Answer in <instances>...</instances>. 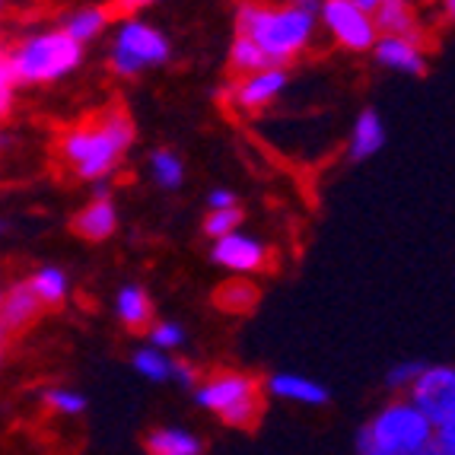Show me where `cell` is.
Returning <instances> with one entry per match:
<instances>
[{"mask_svg": "<svg viewBox=\"0 0 455 455\" xmlns=\"http://www.w3.org/2000/svg\"><path fill=\"white\" fill-rule=\"evenodd\" d=\"M233 23L235 36L251 38L267 58V64L287 68L309 52L315 29H319V16H315V10L296 7V4L271 7V4H259V0H239Z\"/></svg>", "mask_w": 455, "mask_h": 455, "instance_id": "6da1fadb", "label": "cell"}, {"mask_svg": "<svg viewBox=\"0 0 455 455\" xmlns=\"http://www.w3.org/2000/svg\"><path fill=\"white\" fill-rule=\"evenodd\" d=\"M134 147V122L122 108H108L92 122L64 131L58 153L70 175L84 182H108Z\"/></svg>", "mask_w": 455, "mask_h": 455, "instance_id": "7a4b0ae2", "label": "cell"}, {"mask_svg": "<svg viewBox=\"0 0 455 455\" xmlns=\"http://www.w3.org/2000/svg\"><path fill=\"white\" fill-rule=\"evenodd\" d=\"M84 54L86 48L64 29H38L10 48L7 64L16 86H52L68 80L84 64Z\"/></svg>", "mask_w": 455, "mask_h": 455, "instance_id": "3957f363", "label": "cell"}, {"mask_svg": "<svg viewBox=\"0 0 455 455\" xmlns=\"http://www.w3.org/2000/svg\"><path fill=\"white\" fill-rule=\"evenodd\" d=\"M436 440V427L411 398L382 404L357 433V455H424Z\"/></svg>", "mask_w": 455, "mask_h": 455, "instance_id": "277c9868", "label": "cell"}, {"mask_svg": "<svg viewBox=\"0 0 455 455\" xmlns=\"http://www.w3.org/2000/svg\"><path fill=\"white\" fill-rule=\"evenodd\" d=\"M265 395L267 392L259 376L243 370H220L197 382L195 402L220 424L233 427V430H251L265 414Z\"/></svg>", "mask_w": 455, "mask_h": 455, "instance_id": "5b68a950", "label": "cell"}, {"mask_svg": "<svg viewBox=\"0 0 455 455\" xmlns=\"http://www.w3.org/2000/svg\"><path fill=\"white\" fill-rule=\"evenodd\" d=\"M172 58V42L163 29L140 20V16H124L112 36L108 48V68L115 76H140L150 68H163Z\"/></svg>", "mask_w": 455, "mask_h": 455, "instance_id": "8992f818", "label": "cell"}, {"mask_svg": "<svg viewBox=\"0 0 455 455\" xmlns=\"http://www.w3.org/2000/svg\"><path fill=\"white\" fill-rule=\"evenodd\" d=\"M315 16H319L322 29H325L344 52L366 54V52H372L376 38H379L376 20H372L370 13H363V10L354 7L350 0H322Z\"/></svg>", "mask_w": 455, "mask_h": 455, "instance_id": "52a82bcc", "label": "cell"}, {"mask_svg": "<svg viewBox=\"0 0 455 455\" xmlns=\"http://www.w3.org/2000/svg\"><path fill=\"white\" fill-rule=\"evenodd\" d=\"M404 398H411V404H418L433 420V427H440L443 420L455 414V366H424Z\"/></svg>", "mask_w": 455, "mask_h": 455, "instance_id": "ba28073f", "label": "cell"}, {"mask_svg": "<svg viewBox=\"0 0 455 455\" xmlns=\"http://www.w3.org/2000/svg\"><path fill=\"white\" fill-rule=\"evenodd\" d=\"M287 86H290L287 68H265V70H255V74L239 76L227 90V99L229 106L239 108V112H265L267 106H274L287 92Z\"/></svg>", "mask_w": 455, "mask_h": 455, "instance_id": "9c48e42d", "label": "cell"}, {"mask_svg": "<svg viewBox=\"0 0 455 455\" xmlns=\"http://www.w3.org/2000/svg\"><path fill=\"white\" fill-rule=\"evenodd\" d=\"M211 261L229 274H259L271 265V249L261 243L259 235L235 229L223 239H213Z\"/></svg>", "mask_w": 455, "mask_h": 455, "instance_id": "30bf717a", "label": "cell"}, {"mask_svg": "<svg viewBox=\"0 0 455 455\" xmlns=\"http://www.w3.org/2000/svg\"><path fill=\"white\" fill-rule=\"evenodd\" d=\"M372 58H376V64L386 70H398V74H408V76L427 74L424 42H414V38L379 36L376 38V45H372Z\"/></svg>", "mask_w": 455, "mask_h": 455, "instance_id": "8fae6325", "label": "cell"}, {"mask_svg": "<svg viewBox=\"0 0 455 455\" xmlns=\"http://www.w3.org/2000/svg\"><path fill=\"white\" fill-rule=\"evenodd\" d=\"M118 227H122V220H118V207L112 197H92L90 204L84 211H76V217L70 220V229L86 243H108L118 233Z\"/></svg>", "mask_w": 455, "mask_h": 455, "instance_id": "7c38bea8", "label": "cell"}, {"mask_svg": "<svg viewBox=\"0 0 455 455\" xmlns=\"http://www.w3.org/2000/svg\"><path fill=\"white\" fill-rule=\"evenodd\" d=\"M42 312H45V306L36 299V293L29 290V283L16 281L4 290V299H0V328H4V334L26 331V328L42 315Z\"/></svg>", "mask_w": 455, "mask_h": 455, "instance_id": "4fadbf2b", "label": "cell"}, {"mask_svg": "<svg viewBox=\"0 0 455 455\" xmlns=\"http://www.w3.org/2000/svg\"><path fill=\"white\" fill-rule=\"evenodd\" d=\"M265 392L271 398L303 404V408H322V404H328V388L319 379L303 376V372H274L271 379L265 382Z\"/></svg>", "mask_w": 455, "mask_h": 455, "instance_id": "5bb4252c", "label": "cell"}, {"mask_svg": "<svg viewBox=\"0 0 455 455\" xmlns=\"http://www.w3.org/2000/svg\"><path fill=\"white\" fill-rule=\"evenodd\" d=\"M386 147V124L376 108H363L357 112L354 124H350L347 137V160L350 163H366Z\"/></svg>", "mask_w": 455, "mask_h": 455, "instance_id": "9a60e30c", "label": "cell"}, {"mask_svg": "<svg viewBox=\"0 0 455 455\" xmlns=\"http://www.w3.org/2000/svg\"><path fill=\"white\" fill-rule=\"evenodd\" d=\"M115 319L128 331H147L153 325V299L140 283H124L115 293Z\"/></svg>", "mask_w": 455, "mask_h": 455, "instance_id": "2e32d148", "label": "cell"}, {"mask_svg": "<svg viewBox=\"0 0 455 455\" xmlns=\"http://www.w3.org/2000/svg\"><path fill=\"white\" fill-rule=\"evenodd\" d=\"M372 20H376L379 36H402V38H414V42H424L420 20L408 0H386Z\"/></svg>", "mask_w": 455, "mask_h": 455, "instance_id": "e0dca14e", "label": "cell"}, {"mask_svg": "<svg viewBox=\"0 0 455 455\" xmlns=\"http://www.w3.org/2000/svg\"><path fill=\"white\" fill-rule=\"evenodd\" d=\"M147 455H201L204 440L185 427H156L147 433Z\"/></svg>", "mask_w": 455, "mask_h": 455, "instance_id": "ac0fdd59", "label": "cell"}, {"mask_svg": "<svg viewBox=\"0 0 455 455\" xmlns=\"http://www.w3.org/2000/svg\"><path fill=\"white\" fill-rule=\"evenodd\" d=\"M26 283H29V290L45 309H58V306L68 303L70 296V277L58 265H42L38 271H32V277Z\"/></svg>", "mask_w": 455, "mask_h": 455, "instance_id": "d6986e66", "label": "cell"}, {"mask_svg": "<svg viewBox=\"0 0 455 455\" xmlns=\"http://www.w3.org/2000/svg\"><path fill=\"white\" fill-rule=\"evenodd\" d=\"M108 23H112V10L108 7H80L64 20L61 29L74 38L76 45L86 48L90 42H96V38L108 29Z\"/></svg>", "mask_w": 455, "mask_h": 455, "instance_id": "ffe728a7", "label": "cell"}, {"mask_svg": "<svg viewBox=\"0 0 455 455\" xmlns=\"http://www.w3.org/2000/svg\"><path fill=\"white\" fill-rule=\"evenodd\" d=\"M213 303H217V309L229 312V315H245V312H251L255 303H259V287L251 281H245V277H229V281H223L217 287Z\"/></svg>", "mask_w": 455, "mask_h": 455, "instance_id": "44dd1931", "label": "cell"}, {"mask_svg": "<svg viewBox=\"0 0 455 455\" xmlns=\"http://www.w3.org/2000/svg\"><path fill=\"white\" fill-rule=\"evenodd\" d=\"M147 166H150V179H153V185H156V188H163V191H179V188H182L185 163L175 150H169V147L153 150L150 160H147Z\"/></svg>", "mask_w": 455, "mask_h": 455, "instance_id": "7402d4cb", "label": "cell"}, {"mask_svg": "<svg viewBox=\"0 0 455 455\" xmlns=\"http://www.w3.org/2000/svg\"><path fill=\"white\" fill-rule=\"evenodd\" d=\"M131 366L147 382H172V357L163 354V350L150 347V344H144V347H137L131 354Z\"/></svg>", "mask_w": 455, "mask_h": 455, "instance_id": "603a6c76", "label": "cell"}, {"mask_svg": "<svg viewBox=\"0 0 455 455\" xmlns=\"http://www.w3.org/2000/svg\"><path fill=\"white\" fill-rule=\"evenodd\" d=\"M42 404L52 411L54 418H80L86 411V395L68 386H52L42 392Z\"/></svg>", "mask_w": 455, "mask_h": 455, "instance_id": "cb8c5ba5", "label": "cell"}, {"mask_svg": "<svg viewBox=\"0 0 455 455\" xmlns=\"http://www.w3.org/2000/svg\"><path fill=\"white\" fill-rule=\"evenodd\" d=\"M229 68L235 70L239 76L245 74H255V70H265V68H274L267 64V58L261 54V48L245 36H235L233 45H229Z\"/></svg>", "mask_w": 455, "mask_h": 455, "instance_id": "d4e9b609", "label": "cell"}, {"mask_svg": "<svg viewBox=\"0 0 455 455\" xmlns=\"http://www.w3.org/2000/svg\"><path fill=\"white\" fill-rule=\"evenodd\" d=\"M147 338H150V347L163 350V354H172V350H179L185 344V328L172 319H163L147 328Z\"/></svg>", "mask_w": 455, "mask_h": 455, "instance_id": "484cf974", "label": "cell"}, {"mask_svg": "<svg viewBox=\"0 0 455 455\" xmlns=\"http://www.w3.org/2000/svg\"><path fill=\"white\" fill-rule=\"evenodd\" d=\"M245 213L243 207H227V211H211L204 217V235L211 239H223V235L235 233V229L243 227Z\"/></svg>", "mask_w": 455, "mask_h": 455, "instance_id": "4316f807", "label": "cell"}, {"mask_svg": "<svg viewBox=\"0 0 455 455\" xmlns=\"http://www.w3.org/2000/svg\"><path fill=\"white\" fill-rule=\"evenodd\" d=\"M420 370H424V363H418V360H402V363H395L392 370L386 372V386L392 388V392L408 395V388L414 386Z\"/></svg>", "mask_w": 455, "mask_h": 455, "instance_id": "83f0119b", "label": "cell"}, {"mask_svg": "<svg viewBox=\"0 0 455 455\" xmlns=\"http://www.w3.org/2000/svg\"><path fill=\"white\" fill-rule=\"evenodd\" d=\"M172 379L179 382V386H185V388H191V392H195L197 382L204 379V376H201V370H197L191 360L179 357V360H172Z\"/></svg>", "mask_w": 455, "mask_h": 455, "instance_id": "f1b7e54d", "label": "cell"}, {"mask_svg": "<svg viewBox=\"0 0 455 455\" xmlns=\"http://www.w3.org/2000/svg\"><path fill=\"white\" fill-rule=\"evenodd\" d=\"M433 443H436V446H440L446 455H455V414L436 427V440H433Z\"/></svg>", "mask_w": 455, "mask_h": 455, "instance_id": "f546056e", "label": "cell"}, {"mask_svg": "<svg viewBox=\"0 0 455 455\" xmlns=\"http://www.w3.org/2000/svg\"><path fill=\"white\" fill-rule=\"evenodd\" d=\"M207 207H211V211L239 207V197H235V191H229V188H213L211 195H207Z\"/></svg>", "mask_w": 455, "mask_h": 455, "instance_id": "4dcf8cb0", "label": "cell"}, {"mask_svg": "<svg viewBox=\"0 0 455 455\" xmlns=\"http://www.w3.org/2000/svg\"><path fill=\"white\" fill-rule=\"evenodd\" d=\"M153 4H163V0H115V10H122V13H137V10H147Z\"/></svg>", "mask_w": 455, "mask_h": 455, "instance_id": "1f68e13d", "label": "cell"}, {"mask_svg": "<svg viewBox=\"0 0 455 455\" xmlns=\"http://www.w3.org/2000/svg\"><path fill=\"white\" fill-rule=\"evenodd\" d=\"M350 4H354V7H357V10H363V13L376 16V13H379L382 4H386V0H350Z\"/></svg>", "mask_w": 455, "mask_h": 455, "instance_id": "d6a6232c", "label": "cell"}, {"mask_svg": "<svg viewBox=\"0 0 455 455\" xmlns=\"http://www.w3.org/2000/svg\"><path fill=\"white\" fill-rule=\"evenodd\" d=\"M443 16L449 23H455V0H443Z\"/></svg>", "mask_w": 455, "mask_h": 455, "instance_id": "836d02e7", "label": "cell"}, {"mask_svg": "<svg viewBox=\"0 0 455 455\" xmlns=\"http://www.w3.org/2000/svg\"><path fill=\"white\" fill-rule=\"evenodd\" d=\"M296 7H306V10H319L322 0H293Z\"/></svg>", "mask_w": 455, "mask_h": 455, "instance_id": "e575fe53", "label": "cell"}, {"mask_svg": "<svg viewBox=\"0 0 455 455\" xmlns=\"http://www.w3.org/2000/svg\"><path fill=\"white\" fill-rule=\"evenodd\" d=\"M4 354H7V334L0 328V363H4Z\"/></svg>", "mask_w": 455, "mask_h": 455, "instance_id": "d590c367", "label": "cell"}, {"mask_svg": "<svg viewBox=\"0 0 455 455\" xmlns=\"http://www.w3.org/2000/svg\"><path fill=\"white\" fill-rule=\"evenodd\" d=\"M424 455H446V452H443V449L440 446H436V443H433V446L430 449H427V452Z\"/></svg>", "mask_w": 455, "mask_h": 455, "instance_id": "8d00e7d4", "label": "cell"}, {"mask_svg": "<svg viewBox=\"0 0 455 455\" xmlns=\"http://www.w3.org/2000/svg\"><path fill=\"white\" fill-rule=\"evenodd\" d=\"M7 147H10V137L4 134V131H0V150H7Z\"/></svg>", "mask_w": 455, "mask_h": 455, "instance_id": "74e56055", "label": "cell"}, {"mask_svg": "<svg viewBox=\"0 0 455 455\" xmlns=\"http://www.w3.org/2000/svg\"><path fill=\"white\" fill-rule=\"evenodd\" d=\"M0 13H4V0H0Z\"/></svg>", "mask_w": 455, "mask_h": 455, "instance_id": "f35d334b", "label": "cell"}, {"mask_svg": "<svg viewBox=\"0 0 455 455\" xmlns=\"http://www.w3.org/2000/svg\"><path fill=\"white\" fill-rule=\"evenodd\" d=\"M0 299H4V290H0Z\"/></svg>", "mask_w": 455, "mask_h": 455, "instance_id": "ab89813d", "label": "cell"}]
</instances>
